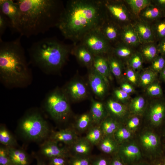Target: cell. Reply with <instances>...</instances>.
Masks as SVG:
<instances>
[{
    "mask_svg": "<svg viewBox=\"0 0 165 165\" xmlns=\"http://www.w3.org/2000/svg\"><path fill=\"white\" fill-rule=\"evenodd\" d=\"M145 106V98L141 96H138L131 100L130 107L132 112L136 114H140L144 111Z\"/></svg>",
    "mask_w": 165,
    "mask_h": 165,
    "instance_id": "38",
    "label": "cell"
},
{
    "mask_svg": "<svg viewBox=\"0 0 165 165\" xmlns=\"http://www.w3.org/2000/svg\"><path fill=\"white\" fill-rule=\"evenodd\" d=\"M147 92L148 94L152 97H160L162 96L163 91L160 84L153 82L147 87Z\"/></svg>",
    "mask_w": 165,
    "mask_h": 165,
    "instance_id": "43",
    "label": "cell"
},
{
    "mask_svg": "<svg viewBox=\"0 0 165 165\" xmlns=\"http://www.w3.org/2000/svg\"><path fill=\"white\" fill-rule=\"evenodd\" d=\"M107 19L121 28L132 24L134 18L124 0H103Z\"/></svg>",
    "mask_w": 165,
    "mask_h": 165,
    "instance_id": "7",
    "label": "cell"
},
{
    "mask_svg": "<svg viewBox=\"0 0 165 165\" xmlns=\"http://www.w3.org/2000/svg\"><path fill=\"white\" fill-rule=\"evenodd\" d=\"M78 138L74 130L67 128L52 132L48 139L57 143L62 142L70 146Z\"/></svg>",
    "mask_w": 165,
    "mask_h": 165,
    "instance_id": "15",
    "label": "cell"
},
{
    "mask_svg": "<svg viewBox=\"0 0 165 165\" xmlns=\"http://www.w3.org/2000/svg\"><path fill=\"white\" fill-rule=\"evenodd\" d=\"M106 56L111 73L116 79H120L124 68L123 62L111 53Z\"/></svg>",
    "mask_w": 165,
    "mask_h": 165,
    "instance_id": "29",
    "label": "cell"
},
{
    "mask_svg": "<svg viewBox=\"0 0 165 165\" xmlns=\"http://www.w3.org/2000/svg\"><path fill=\"white\" fill-rule=\"evenodd\" d=\"M11 27V23L9 19L1 12H0V36L4 33L8 27Z\"/></svg>",
    "mask_w": 165,
    "mask_h": 165,
    "instance_id": "46",
    "label": "cell"
},
{
    "mask_svg": "<svg viewBox=\"0 0 165 165\" xmlns=\"http://www.w3.org/2000/svg\"><path fill=\"white\" fill-rule=\"evenodd\" d=\"M40 151L42 155L49 159L57 156L68 158L70 156L69 148L60 147L57 143L49 139L42 145Z\"/></svg>",
    "mask_w": 165,
    "mask_h": 165,
    "instance_id": "10",
    "label": "cell"
},
{
    "mask_svg": "<svg viewBox=\"0 0 165 165\" xmlns=\"http://www.w3.org/2000/svg\"><path fill=\"white\" fill-rule=\"evenodd\" d=\"M121 28L117 24L107 19L100 30L105 38L113 46L120 41Z\"/></svg>",
    "mask_w": 165,
    "mask_h": 165,
    "instance_id": "12",
    "label": "cell"
},
{
    "mask_svg": "<svg viewBox=\"0 0 165 165\" xmlns=\"http://www.w3.org/2000/svg\"><path fill=\"white\" fill-rule=\"evenodd\" d=\"M28 51L32 63L48 73L60 69L70 52L68 46L53 38L34 43Z\"/></svg>",
    "mask_w": 165,
    "mask_h": 165,
    "instance_id": "4",
    "label": "cell"
},
{
    "mask_svg": "<svg viewBox=\"0 0 165 165\" xmlns=\"http://www.w3.org/2000/svg\"><path fill=\"white\" fill-rule=\"evenodd\" d=\"M142 145L146 149L154 150L157 148L160 145L158 137L152 133H147L142 135L141 138Z\"/></svg>",
    "mask_w": 165,
    "mask_h": 165,
    "instance_id": "33",
    "label": "cell"
},
{
    "mask_svg": "<svg viewBox=\"0 0 165 165\" xmlns=\"http://www.w3.org/2000/svg\"><path fill=\"white\" fill-rule=\"evenodd\" d=\"M91 165H109V163L106 158L101 157L97 158Z\"/></svg>",
    "mask_w": 165,
    "mask_h": 165,
    "instance_id": "51",
    "label": "cell"
},
{
    "mask_svg": "<svg viewBox=\"0 0 165 165\" xmlns=\"http://www.w3.org/2000/svg\"><path fill=\"white\" fill-rule=\"evenodd\" d=\"M125 73L127 80L132 84L137 85L139 83V76L136 71L127 66L125 69Z\"/></svg>",
    "mask_w": 165,
    "mask_h": 165,
    "instance_id": "45",
    "label": "cell"
},
{
    "mask_svg": "<svg viewBox=\"0 0 165 165\" xmlns=\"http://www.w3.org/2000/svg\"><path fill=\"white\" fill-rule=\"evenodd\" d=\"M139 48L143 61L146 62H152L160 54L156 42L141 44Z\"/></svg>",
    "mask_w": 165,
    "mask_h": 165,
    "instance_id": "21",
    "label": "cell"
},
{
    "mask_svg": "<svg viewBox=\"0 0 165 165\" xmlns=\"http://www.w3.org/2000/svg\"><path fill=\"white\" fill-rule=\"evenodd\" d=\"M165 17V13L152 2L140 13L138 18L145 21L152 23Z\"/></svg>",
    "mask_w": 165,
    "mask_h": 165,
    "instance_id": "17",
    "label": "cell"
},
{
    "mask_svg": "<svg viewBox=\"0 0 165 165\" xmlns=\"http://www.w3.org/2000/svg\"><path fill=\"white\" fill-rule=\"evenodd\" d=\"M114 94L117 99L120 101H125L129 98V94L121 89L115 90L114 91Z\"/></svg>",
    "mask_w": 165,
    "mask_h": 165,
    "instance_id": "48",
    "label": "cell"
},
{
    "mask_svg": "<svg viewBox=\"0 0 165 165\" xmlns=\"http://www.w3.org/2000/svg\"><path fill=\"white\" fill-rule=\"evenodd\" d=\"M156 41L165 39V17L151 24Z\"/></svg>",
    "mask_w": 165,
    "mask_h": 165,
    "instance_id": "34",
    "label": "cell"
},
{
    "mask_svg": "<svg viewBox=\"0 0 165 165\" xmlns=\"http://www.w3.org/2000/svg\"><path fill=\"white\" fill-rule=\"evenodd\" d=\"M92 67L108 83V79L111 78V73L106 57L103 56H94Z\"/></svg>",
    "mask_w": 165,
    "mask_h": 165,
    "instance_id": "19",
    "label": "cell"
},
{
    "mask_svg": "<svg viewBox=\"0 0 165 165\" xmlns=\"http://www.w3.org/2000/svg\"><path fill=\"white\" fill-rule=\"evenodd\" d=\"M88 156H72L68 160V165H91Z\"/></svg>",
    "mask_w": 165,
    "mask_h": 165,
    "instance_id": "42",
    "label": "cell"
},
{
    "mask_svg": "<svg viewBox=\"0 0 165 165\" xmlns=\"http://www.w3.org/2000/svg\"><path fill=\"white\" fill-rule=\"evenodd\" d=\"M107 17L103 0L68 1L57 26L74 46L89 32L100 29Z\"/></svg>",
    "mask_w": 165,
    "mask_h": 165,
    "instance_id": "1",
    "label": "cell"
},
{
    "mask_svg": "<svg viewBox=\"0 0 165 165\" xmlns=\"http://www.w3.org/2000/svg\"><path fill=\"white\" fill-rule=\"evenodd\" d=\"M149 116L154 125H161L165 119V102L157 101L152 103L149 110Z\"/></svg>",
    "mask_w": 165,
    "mask_h": 165,
    "instance_id": "18",
    "label": "cell"
},
{
    "mask_svg": "<svg viewBox=\"0 0 165 165\" xmlns=\"http://www.w3.org/2000/svg\"><path fill=\"white\" fill-rule=\"evenodd\" d=\"M140 119L137 117H134L130 119L127 123L128 127L130 129H134L139 125Z\"/></svg>",
    "mask_w": 165,
    "mask_h": 165,
    "instance_id": "49",
    "label": "cell"
},
{
    "mask_svg": "<svg viewBox=\"0 0 165 165\" xmlns=\"http://www.w3.org/2000/svg\"><path fill=\"white\" fill-rule=\"evenodd\" d=\"M157 47L160 54L165 56V39L158 42Z\"/></svg>",
    "mask_w": 165,
    "mask_h": 165,
    "instance_id": "52",
    "label": "cell"
},
{
    "mask_svg": "<svg viewBox=\"0 0 165 165\" xmlns=\"http://www.w3.org/2000/svg\"><path fill=\"white\" fill-rule=\"evenodd\" d=\"M121 89L128 94L132 93L134 90L131 85L127 82L123 83L121 86Z\"/></svg>",
    "mask_w": 165,
    "mask_h": 165,
    "instance_id": "50",
    "label": "cell"
},
{
    "mask_svg": "<svg viewBox=\"0 0 165 165\" xmlns=\"http://www.w3.org/2000/svg\"><path fill=\"white\" fill-rule=\"evenodd\" d=\"M0 165H13L9 155L8 148L3 145L0 147Z\"/></svg>",
    "mask_w": 165,
    "mask_h": 165,
    "instance_id": "44",
    "label": "cell"
},
{
    "mask_svg": "<svg viewBox=\"0 0 165 165\" xmlns=\"http://www.w3.org/2000/svg\"><path fill=\"white\" fill-rule=\"evenodd\" d=\"M152 2L165 13V0H152Z\"/></svg>",
    "mask_w": 165,
    "mask_h": 165,
    "instance_id": "53",
    "label": "cell"
},
{
    "mask_svg": "<svg viewBox=\"0 0 165 165\" xmlns=\"http://www.w3.org/2000/svg\"></svg>",
    "mask_w": 165,
    "mask_h": 165,
    "instance_id": "58",
    "label": "cell"
},
{
    "mask_svg": "<svg viewBox=\"0 0 165 165\" xmlns=\"http://www.w3.org/2000/svg\"><path fill=\"white\" fill-rule=\"evenodd\" d=\"M157 73L150 68L144 71L139 76V85L144 88L147 87L156 80Z\"/></svg>",
    "mask_w": 165,
    "mask_h": 165,
    "instance_id": "37",
    "label": "cell"
},
{
    "mask_svg": "<svg viewBox=\"0 0 165 165\" xmlns=\"http://www.w3.org/2000/svg\"><path fill=\"white\" fill-rule=\"evenodd\" d=\"M99 125L104 135L105 136H113L119 127L117 121L110 117L105 118Z\"/></svg>",
    "mask_w": 165,
    "mask_h": 165,
    "instance_id": "31",
    "label": "cell"
},
{
    "mask_svg": "<svg viewBox=\"0 0 165 165\" xmlns=\"http://www.w3.org/2000/svg\"><path fill=\"white\" fill-rule=\"evenodd\" d=\"M89 82L94 93L99 97H103L105 94L108 84L103 77L93 68L89 73Z\"/></svg>",
    "mask_w": 165,
    "mask_h": 165,
    "instance_id": "13",
    "label": "cell"
},
{
    "mask_svg": "<svg viewBox=\"0 0 165 165\" xmlns=\"http://www.w3.org/2000/svg\"><path fill=\"white\" fill-rule=\"evenodd\" d=\"M8 148L9 155L13 165H29L30 158L25 151L14 147Z\"/></svg>",
    "mask_w": 165,
    "mask_h": 165,
    "instance_id": "24",
    "label": "cell"
},
{
    "mask_svg": "<svg viewBox=\"0 0 165 165\" xmlns=\"http://www.w3.org/2000/svg\"><path fill=\"white\" fill-rule=\"evenodd\" d=\"M106 108L101 102L92 100L90 113L91 116L93 124L99 125L105 118Z\"/></svg>",
    "mask_w": 165,
    "mask_h": 165,
    "instance_id": "23",
    "label": "cell"
},
{
    "mask_svg": "<svg viewBox=\"0 0 165 165\" xmlns=\"http://www.w3.org/2000/svg\"><path fill=\"white\" fill-rule=\"evenodd\" d=\"M104 136L99 125H96L89 129L85 138L92 145H97Z\"/></svg>",
    "mask_w": 165,
    "mask_h": 165,
    "instance_id": "32",
    "label": "cell"
},
{
    "mask_svg": "<svg viewBox=\"0 0 165 165\" xmlns=\"http://www.w3.org/2000/svg\"><path fill=\"white\" fill-rule=\"evenodd\" d=\"M118 152L121 156L129 160H137L141 156L138 147L133 144L119 146Z\"/></svg>",
    "mask_w": 165,
    "mask_h": 165,
    "instance_id": "27",
    "label": "cell"
},
{
    "mask_svg": "<svg viewBox=\"0 0 165 165\" xmlns=\"http://www.w3.org/2000/svg\"><path fill=\"white\" fill-rule=\"evenodd\" d=\"M113 136H104L97 145L101 151L106 154H111L118 151V143Z\"/></svg>",
    "mask_w": 165,
    "mask_h": 165,
    "instance_id": "26",
    "label": "cell"
},
{
    "mask_svg": "<svg viewBox=\"0 0 165 165\" xmlns=\"http://www.w3.org/2000/svg\"><path fill=\"white\" fill-rule=\"evenodd\" d=\"M0 12L9 20L10 28L16 31L19 15V6L16 2H15L12 0H0Z\"/></svg>",
    "mask_w": 165,
    "mask_h": 165,
    "instance_id": "9",
    "label": "cell"
},
{
    "mask_svg": "<svg viewBox=\"0 0 165 165\" xmlns=\"http://www.w3.org/2000/svg\"><path fill=\"white\" fill-rule=\"evenodd\" d=\"M94 55H107L111 53L112 46L101 32L100 29L86 35L80 42Z\"/></svg>",
    "mask_w": 165,
    "mask_h": 165,
    "instance_id": "8",
    "label": "cell"
},
{
    "mask_svg": "<svg viewBox=\"0 0 165 165\" xmlns=\"http://www.w3.org/2000/svg\"><path fill=\"white\" fill-rule=\"evenodd\" d=\"M134 19L138 18L141 12L151 2V0H124Z\"/></svg>",
    "mask_w": 165,
    "mask_h": 165,
    "instance_id": "30",
    "label": "cell"
},
{
    "mask_svg": "<svg viewBox=\"0 0 165 165\" xmlns=\"http://www.w3.org/2000/svg\"><path fill=\"white\" fill-rule=\"evenodd\" d=\"M93 124L90 112L84 113L80 115L76 123V128L78 131L82 132L89 129Z\"/></svg>",
    "mask_w": 165,
    "mask_h": 165,
    "instance_id": "36",
    "label": "cell"
},
{
    "mask_svg": "<svg viewBox=\"0 0 165 165\" xmlns=\"http://www.w3.org/2000/svg\"><path fill=\"white\" fill-rule=\"evenodd\" d=\"M132 24L141 44L156 42L150 23L138 18L134 19Z\"/></svg>",
    "mask_w": 165,
    "mask_h": 165,
    "instance_id": "11",
    "label": "cell"
},
{
    "mask_svg": "<svg viewBox=\"0 0 165 165\" xmlns=\"http://www.w3.org/2000/svg\"><path fill=\"white\" fill-rule=\"evenodd\" d=\"M157 165H165V161L158 163Z\"/></svg>",
    "mask_w": 165,
    "mask_h": 165,
    "instance_id": "57",
    "label": "cell"
},
{
    "mask_svg": "<svg viewBox=\"0 0 165 165\" xmlns=\"http://www.w3.org/2000/svg\"><path fill=\"white\" fill-rule=\"evenodd\" d=\"M105 106L106 110L115 118H122L127 112L126 108L124 105L112 99L108 100Z\"/></svg>",
    "mask_w": 165,
    "mask_h": 165,
    "instance_id": "28",
    "label": "cell"
},
{
    "mask_svg": "<svg viewBox=\"0 0 165 165\" xmlns=\"http://www.w3.org/2000/svg\"><path fill=\"white\" fill-rule=\"evenodd\" d=\"M68 158L57 156L49 159V165H68Z\"/></svg>",
    "mask_w": 165,
    "mask_h": 165,
    "instance_id": "47",
    "label": "cell"
},
{
    "mask_svg": "<svg viewBox=\"0 0 165 165\" xmlns=\"http://www.w3.org/2000/svg\"><path fill=\"white\" fill-rule=\"evenodd\" d=\"M160 77L161 80L165 82V68L160 73Z\"/></svg>",
    "mask_w": 165,
    "mask_h": 165,
    "instance_id": "55",
    "label": "cell"
},
{
    "mask_svg": "<svg viewBox=\"0 0 165 165\" xmlns=\"http://www.w3.org/2000/svg\"><path fill=\"white\" fill-rule=\"evenodd\" d=\"M74 101H80L85 98L87 95V89L85 85L79 81L71 82L67 86L64 91Z\"/></svg>",
    "mask_w": 165,
    "mask_h": 165,
    "instance_id": "16",
    "label": "cell"
},
{
    "mask_svg": "<svg viewBox=\"0 0 165 165\" xmlns=\"http://www.w3.org/2000/svg\"><path fill=\"white\" fill-rule=\"evenodd\" d=\"M21 37L9 41L0 38V77L4 83L13 86L23 85L29 78Z\"/></svg>",
    "mask_w": 165,
    "mask_h": 165,
    "instance_id": "3",
    "label": "cell"
},
{
    "mask_svg": "<svg viewBox=\"0 0 165 165\" xmlns=\"http://www.w3.org/2000/svg\"><path fill=\"white\" fill-rule=\"evenodd\" d=\"M0 142L6 147H14L17 144L14 137L6 127L1 126L0 127Z\"/></svg>",
    "mask_w": 165,
    "mask_h": 165,
    "instance_id": "35",
    "label": "cell"
},
{
    "mask_svg": "<svg viewBox=\"0 0 165 165\" xmlns=\"http://www.w3.org/2000/svg\"><path fill=\"white\" fill-rule=\"evenodd\" d=\"M151 63L150 68L157 74L160 73L165 68V56L160 54Z\"/></svg>",
    "mask_w": 165,
    "mask_h": 165,
    "instance_id": "40",
    "label": "cell"
},
{
    "mask_svg": "<svg viewBox=\"0 0 165 165\" xmlns=\"http://www.w3.org/2000/svg\"><path fill=\"white\" fill-rule=\"evenodd\" d=\"M72 51L80 63L87 67L92 66L94 55L85 46L80 43L75 46Z\"/></svg>",
    "mask_w": 165,
    "mask_h": 165,
    "instance_id": "20",
    "label": "cell"
},
{
    "mask_svg": "<svg viewBox=\"0 0 165 165\" xmlns=\"http://www.w3.org/2000/svg\"><path fill=\"white\" fill-rule=\"evenodd\" d=\"M126 45L135 49L141 44L138 35L132 24L121 28L120 41Z\"/></svg>",
    "mask_w": 165,
    "mask_h": 165,
    "instance_id": "14",
    "label": "cell"
},
{
    "mask_svg": "<svg viewBox=\"0 0 165 165\" xmlns=\"http://www.w3.org/2000/svg\"><path fill=\"white\" fill-rule=\"evenodd\" d=\"M130 131L126 128L119 127L114 133L113 137L118 143H121L131 136Z\"/></svg>",
    "mask_w": 165,
    "mask_h": 165,
    "instance_id": "41",
    "label": "cell"
},
{
    "mask_svg": "<svg viewBox=\"0 0 165 165\" xmlns=\"http://www.w3.org/2000/svg\"><path fill=\"white\" fill-rule=\"evenodd\" d=\"M18 22L16 31L29 37L56 26L64 7L55 0H18Z\"/></svg>",
    "mask_w": 165,
    "mask_h": 165,
    "instance_id": "2",
    "label": "cell"
},
{
    "mask_svg": "<svg viewBox=\"0 0 165 165\" xmlns=\"http://www.w3.org/2000/svg\"><path fill=\"white\" fill-rule=\"evenodd\" d=\"M144 61L143 57L138 51H136L127 62L128 66L136 71L142 68Z\"/></svg>",
    "mask_w": 165,
    "mask_h": 165,
    "instance_id": "39",
    "label": "cell"
},
{
    "mask_svg": "<svg viewBox=\"0 0 165 165\" xmlns=\"http://www.w3.org/2000/svg\"><path fill=\"white\" fill-rule=\"evenodd\" d=\"M36 165H47L44 162L38 159Z\"/></svg>",
    "mask_w": 165,
    "mask_h": 165,
    "instance_id": "56",
    "label": "cell"
},
{
    "mask_svg": "<svg viewBox=\"0 0 165 165\" xmlns=\"http://www.w3.org/2000/svg\"><path fill=\"white\" fill-rule=\"evenodd\" d=\"M92 145L85 138H78L69 148L74 156H89L92 150Z\"/></svg>",
    "mask_w": 165,
    "mask_h": 165,
    "instance_id": "22",
    "label": "cell"
},
{
    "mask_svg": "<svg viewBox=\"0 0 165 165\" xmlns=\"http://www.w3.org/2000/svg\"><path fill=\"white\" fill-rule=\"evenodd\" d=\"M136 51L135 49L119 42L112 46L111 53L123 62V60L127 62Z\"/></svg>",
    "mask_w": 165,
    "mask_h": 165,
    "instance_id": "25",
    "label": "cell"
},
{
    "mask_svg": "<svg viewBox=\"0 0 165 165\" xmlns=\"http://www.w3.org/2000/svg\"><path fill=\"white\" fill-rule=\"evenodd\" d=\"M67 97L64 91L56 90L49 94L46 98L45 109L55 121L64 122L70 116L71 109Z\"/></svg>",
    "mask_w": 165,
    "mask_h": 165,
    "instance_id": "6",
    "label": "cell"
},
{
    "mask_svg": "<svg viewBox=\"0 0 165 165\" xmlns=\"http://www.w3.org/2000/svg\"><path fill=\"white\" fill-rule=\"evenodd\" d=\"M18 130L23 138L35 141L46 139L50 133L47 122L40 114L36 112L25 115L19 123Z\"/></svg>",
    "mask_w": 165,
    "mask_h": 165,
    "instance_id": "5",
    "label": "cell"
},
{
    "mask_svg": "<svg viewBox=\"0 0 165 165\" xmlns=\"http://www.w3.org/2000/svg\"><path fill=\"white\" fill-rule=\"evenodd\" d=\"M110 165H123V164L119 158H115L112 161Z\"/></svg>",
    "mask_w": 165,
    "mask_h": 165,
    "instance_id": "54",
    "label": "cell"
}]
</instances>
